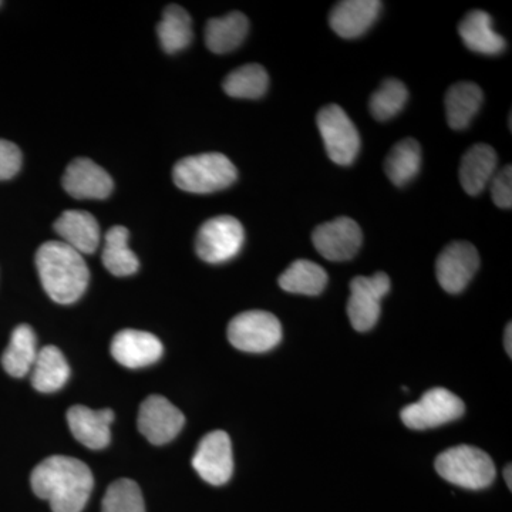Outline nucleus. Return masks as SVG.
<instances>
[{
    "instance_id": "1",
    "label": "nucleus",
    "mask_w": 512,
    "mask_h": 512,
    "mask_svg": "<svg viewBox=\"0 0 512 512\" xmlns=\"http://www.w3.org/2000/svg\"><path fill=\"white\" fill-rule=\"evenodd\" d=\"M33 493L49 501L53 512H82L92 495V470L83 461L52 456L37 464L30 477Z\"/></svg>"
},
{
    "instance_id": "2",
    "label": "nucleus",
    "mask_w": 512,
    "mask_h": 512,
    "mask_svg": "<svg viewBox=\"0 0 512 512\" xmlns=\"http://www.w3.org/2000/svg\"><path fill=\"white\" fill-rule=\"evenodd\" d=\"M37 272L47 295L57 303L79 301L90 281L83 255L62 241L45 242L36 254Z\"/></svg>"
},
{
    "instance_id": "3",
    "label": "nucleus",
    "mask_w": 512,
    "mask_h": 512,
    "mask_svg": "<svg viewBox=\"0 0 512 512\" xmlns=\"http://www.w3.org/2000/svg\"><path fill=\"white\" fill-rule=\"evenodd\" d=\"M238 171L221 153H205L183 158L175 164L173 180L180 190L191 194H211L237 181Z\"/></svg>"
},
{
    "instance_id": "4",
    "label": "nucleus",
    "mask_w": 512,
    "mask_h": 512,
    "mask_svg": "<svg viewBox=\"0 0 512 512\" xmlns=\"http://www.w3.org/2000/svg\"><path fill=\"white\" fill-rule=\"evenodd\" d=\"M436 470L448 483L483 490L490 487L495 478L493 458L473 446L448 448L436 458Z\"/></svg>"
},
{
    "instance_id": "5",
    "label": "nucleus",
    "mask_w": 512,
    "mask_h": 512,
    "mask_svg": "<svg viewBox=\"0 0 512 512\" xmlns=\"http://www.w3.org/2000/svg\"><path fill=\"white\" fill-rule=\"evenodd\" d=\"M228 340L242 352L265 353L281 343L282 325L269 312H242L229 322Z\"/></svg>"
},
{
    "instance_id": "6",
    "label": "nucleus",
    "mask_w": 512,
    "mask_h": 512,
    "mask_svg": "<svg viewBox=\"0 0 512 512\" xmlns=\"http://www.w3.org/2000/svg\"><path fill=\"white\" fill-rule=\"evenodd\" d=\"M244 241L241 222L229 215H221L201 225L195 239V251L208 264H224L241 252Z\"/></svg>"
},
{
    "instance_id": "7",
    "label": "nucleus",
    "mask_w": 512,
    "mask_h": 512,
    "mask_svg": "<svg viewBox=\"0 0 512 512\" xmlns=\"http://www.w3.org/2000/svg\"><path fill=\"white\" fill-rule=\"evenodd\" d=\"M318 128L328 156L338 165H352L360 151L359 131L342 107H323L318 114Z\"/></svg>"
},
{
    "instance_id": "8",
    "label": "nucleus",
    "mask_w": 512,
    "mask_h": 512,
    "mask_svg": "<svg viewBox=\"0 0 512 512\" xmlns=\"http://www.w3.org/2000/svg\"><path fill=\"white\" fill-rule=\"evenodd\" d=\"M466 410L463 400L443 387L423 394L417 403L402 410V421L409 429L427 430L460 419Z\"/></svg>"
},
{
    "instance_id": "9",
    "label": "nucleus",
    "mask_w": 512,
    "mask_h": 512,
    "mask_svg": "<svg viewBox=\"0 0 512 512\" xmlns=\"http://www.w3.org/2000/svg\"><path fill=\"white\" fill-rule=\"evenodd\" d=\"M392 288L389 276L377 272L373 276H356L350 282L348 315L357 332H367L376 325L382 312V299Z\"/></svg>"
},
{
    "instance_id": "10",
    "label": "nucleus",
    "mask_w": 512,
    "mask_h": 512,
    "mask_svg": "<svg viewBox=\"0 0 512 512\" xmlns=\"http://www.w3.org/2000/svg\"><path fill=\"white\" fill-rule=\"evenodd\" d=\"M138 430L154 446L170 443L183 430L184 414L163 396L147 397L138 412Z\"/></svg>"
},
{
    "instance_id": "11",
    "label": "nucleus",
    "mask_w": 512,
    "mask_h": 512,
    "mask_svg": "<svg viewBox=\"0 0 512 512\" xmlns=\"http://www.w3.org/2000/svg\"><path fill=\"white\" fill-rule=\"evenodd\" d=\"M192 467L208 484H227L234 473L232 444L228 434L222 430L207 434L198 444Z\"/></svg>"
},
{
    "instance_id": "12",
    "label": "nucleus",
    "mask_w": 512,
    "mask_h": 512,
    "mask_svg": "<svg viewBox=\"0 0 512 512\" xmlns=\"http://www.w3.org/2000/svg\"><path fill=\"white\" fill-rule=\"evenodd\" d=\"M480 266V255L470 242H451L441 251L436 262L437 281L448 293L467 288Z\"/></svg>"
},
{
    "instance_id": "13",
    "label": "nucleus",
    "mask_w": 512,
    "mask_h": 512,
    "mask_svg": "<svg viewBox=\"0 0 512 512\" xmlns=\"http://www.w3.org/2000/svg\"><path fill=\"white\" fill-rule=\"evenodd\" d=\"M313 245L323 258L332 262L349 261L362 247L363 234L352 218L340 217L319 225L312 234Z\"/></svg>"
},
{
    "instance_id": "14",
    "label": "nucleus",
    "mask_w": 512,
    "mask_h": 512,
    "mask_svg": "<svg viewBox=\"0 0 512 512\" xmlns=\"http://www.w3.org/2000/svg\"><path fill=\"white\" fill-rule=\"evenodd\" d=\"M63 187L77 200H104L113 192L109 173L89 158H76L63 175Z\"/></svg>"
},
{
    "instance_id": "15",
    "label": "nucleus",
    "mask_w": 512,
    "mask_h": 512,
    "mask_svg": "<svg viewBox=\"0 0 512 512\" xmlns=\"http://www.w3.org/2000/svg\"><path fill=\"white\" fill-rule=\"evenodd\" d=\"M163 343L153 333L143 330H121L111 342V355L121 366L140 369L158 362L163 356Z\"/></svg>"
},
{
    "instance_id": "16",
    "label": "nucleus",
    "mask_w": 512,
    "mask_h": 512,
    "mask_svg": "<svg viewBox=\"0 0 512 512\" xmlns=\"http://www.w3.org/2000/svg\"><path fill=\"white\" fill-rule=\"evenodd\" d=\"M114 417L111 409L93 410L77 404L67 412V423L79 443L90 450H103L110 444Z\"/></svg>"
},
{
    "instance_id": "17",
    "label": "nucleus",
    "mask_w": 512,
    "mask_h": 512,
    "mask_svg": "<svg viewBox=\"0 0 512 512\" xmlns=\"http://www.w3.org/2000/svg\"><path fill=\"white\" fill-rule=\"evenodd\" d=\"M382 2L379 0H345L332 9L330 28L343 39L365 35L379 18Z\"/></svg>"
},
{
    "instance_id": "18",
    "label": "nucleus",
    "mask_w": 512,
    "mask_h": 512,
    "mask_svg": "<svg viewBox=\"0 0 512 512\" xmlns=\"http://www.w3.org/2000/svg\"><path fill=\"white\" fill-rule=\"evenodd\" d=\"M55 229L64 244L79 254H93L100 245L99 222L90 212L67 210L55 222Z\"/></svg>"
},
{
    "instance_id": "19",
    "label": "nucleus",
    "mask_w": 512,
    "mask_h": 512,
    "mask_svg": "<svg viewBox=\"0 0 512 512\" xmlns=\"http://www.w3.org/2000/svg\"><path fill=\"white\" fill-rule=\"evenodd\" d=\"M461 40L471 52L485 56L500 55L507 47L503 36L493 28V19L484 10H473L458 26Z\"/></svg>"
},
{
    "instance_id": "20",
    "label": "nucleus",
    "mask_w": 512,
    "mask_h": 512,
    "mask_svg": "<svg viewBox=\"0 0 512 512\" xmlns=\"http://www.w3.org/2000/svg\"><path fill=\"white\" fill-rule=\"evenodd\" d=\"M497 153L488 144L468 148L460 164V183L468 195H478L490 185L497 170Z\"/></svg>"
},
{
    "instance_id": "21",
    "label": "nucleus",
    "mask_w": 512,
    "mask_h": 512,
    "mask_svg": "<svg viewBox=\"0 0 512 512\" xmlns=\"http://www.w3.org/2000/svg\"><path fill=\"white\" fill-rule=\"evenodd\" d=\"M483 90L476 83H456L446 94V116L453 130H466L483 106Z\"/></svg>"
},
{
    "instance_id": "22",
    "label": "nucleus",
    "mask_w": 512,
    "mask_h": 512,
    "mask_svg": "<svg viewBox=\"0 0 512 512\" xmlns=\"http://www.w3.org/2000/svg\"><path fill=\"white\" fill-rule=\"evenodd\" d=\"M247 16L239 12L208 20L205 26V45L217 55L232 52L244 43L248 35Z\"/></svg>"
},
{
    "instance_id": "23",
    "label": "nucleus",
    "mask_w": 512,
    "mask_h": 512,
    "mask_svg": "<svg viewBox=\"0 0 512 512\" xmlns=\"http://www.w3.org/2000/svg\"><path fill=\"white\" fill-rule=\"evenodd\" d=\"M33 387L40 393H55L62 389L70 377L66 357L56 346H46L37 353L32 370Z\"/></svg>"
},
{
    "instance_id": "24",
    "label": "nucleus",
    "mask_w": 512,
    "mask_h": 512,
    "mask_svg": "<svg viewBox=\"0 0 512 512\" xmlns=\"http://www.w3.org/2000/svg\"><path fill=\"white\" fill-rule=\"evenodd\" d=\"M37 353L35 332L29 325H20L13 330L8 348L2 356V365L10 376H26L35 365Z\"/></svg>"
},
{
    "instance_id": "25",
    "label": "nucleus",
    "mask_w": 512,
    "mask_h": 512,
    "mask_svg": "<svg viewBox=\"0 0 512 512\" xmlns=\"http://www.w3.org/2000/svg\"><path fill=\"white\" fill-rule=\"evenodd\" d=\"M278 284L289 293L316 296L325 291L328 274L315 262L298 259L279 276Z\"/></svg>"
},
{
    "instance_id": "26",
    "label": "nucleus",
    "mask_w": 512,
    "mask_h": 512,
    "mask_svg": "<svg viewBox=\"0 0 512 512\" xmlns=\"http://www.w3.org/2000/svg\"><path fill=\"white\" fill-rule=\"evenodd\" d=\"M130 232L127 228L117 225L109 229L104 239L103 264L111 275L130 276L138 271L137 255L128 247Z\"/></svg>"
},
{
    "instance_id": "27",
    "label": "nucleus",
    "mask_w": 512,
    "mask_h": 512,
    "mask_svg": "<svg viewBox=\"0 0 512 512\" xmlns=\"http://www.w3.org/2000/svg\"><path fill=\"white\" fill-rule=\"evenodd\" d=\"M420 167L421 148L413 138L399 141L384 161L387 177L397 187L409 184L419 174Z\"/></svg>"
},
{
    "instance_id": "28",
    "label": "nucleus",
    "mask_w": 512,
    "mask_h": 512,
    "mask_svg": "<svg viewBox=\"0 0 512 512\" xmlns=\"http://www.w3.org/2000/svg\"><path fill=\"white\" fill-rule=\"evenodd\" d=\"M158 39L167 53H177L190 46L192 20L187 10L178 5L165 8L163 19L157 26Z\"/></svg>"
},
{
    "instance_id": "29",
    "label": "nucleus",
    "mask_w": 512,
    "mask_h": 512,
    "mask_svg": "<svg viewBox=\"0 0 512 512\" xmlns=\"http://www.w3.org/2000/svg\"><path fill=\"white\" fill-rule=\"evenodd\" d=\"M222 86L235 99H259L268 90L269 76L261 64H245L229 73Z\"/></svg>"
},
{
    "instance_id": "30",
    "label": "nucleus",
    "mask_w": 512,
    "mask_h": 512,
    "mask_svg": "<svg viewBox=\"0 0 512 512\" xmlns=\"http://www.w3.org/2000/svg\"><path fill=\"white\" fill-rule=\"evenodd\" d=\"M409 92L400 80L387 79L370 97V113L379 121L396 117L406 106Z\"/></svg>"
},
{
    "instance_id": "31",
    "label": "nucleus",
    "mask_w": 512,
    "mask_h": 512,
    "mask_svg": "<svg viewBox=\"0 0 512 512\" xmlns=\"http://www.w3.org/2000/svg\"><path fill=\"white\" fill-rule=\"evenodd\" d=\"M101 512H146L143 494L136 481L128 478L114 481L104 495Z\"/></svg>"
},
{
    "instance_id": "32",
    "label": "nucleus",
    "mask_w": 512,
    "mask_h": 512,
    "mask_svg": "<svg viewBox=\"0 0 512 512\" xmlns=\"http://www.w3.org/2000/svg\"><path fill=\"white\" fill-rule=\"evenodd\" d=\"M491 197L497 207L510 210L512 207V168L504 167L500 173L494 175L490 183Z\"/></svg>"
},
{
    "instance_id": "33",
    "label": "nucleus",
    "mask_w": 512,
    "mask_h": 512,
    "mask_svg": "<svg viewBox=\"0 0 512 512\" xmlns=\"http://www.w3.org/2000/svg\"><path fill=\"white\" fill-rule=\"evenodd\" d=\"M22 167V151L10 141L0 140V180H10Z\"/></svg>"
},
{
    "instance_id": "34",
    "label": "nucleus",
    "mask_w": 512,
    "mask_h": 512,
    "mask_svg": "<svg viewBox=\"0 0 512 512\" xmlns=\"http://www.w3.org/2000/svg\"><path fill=\"white\" fill-rule=\"evenodd\" d=\"M512 326L511 323H508L507 328H505V335H504V346H505V352L508 353V356H512Z\"/></svg>"
},
{
    "instance_id": "35",
    "label": "nucleus",
    "mask_w": 512,
    "mask_h": 512,
    "mask_svg": "<svg viewBox=\"0 0 512 512\" xmlns=\"http://www.w3.org/2000/svg\"><path fill=\"white\" fill-rule=\"evenodd\" d=\"M511 474V464H508V466L504 468V480L510 490H512Z\"/></svg>"
},
{
    "instance_id": "36",
    "label": "nucleus",
    "mask_w": 512,
    "mask_h": 512,
    "mask_svg": "<svg viewBox=\"0 0 512 512\" xmlns=\"http://www.w3.org/2000/svg\"><path fill=\"white\" fill-rule=\"evenodd\" d=\"M0 5H2V2H0Z\"/></svg>"
}]
</instances>
